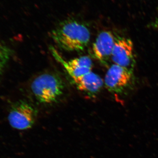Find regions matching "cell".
I'll use <instances>...</instances> for the list:
<instances>
[{
    "instance_id": "obj_7",
    "label": "cell",
    "mask_w": 158,
    "mask_h": 158,
    "mask_svg": "<svg viewBox=\"0 0 158 158\" xmlns=\"http://www.w3.org/2000/svg\"><path fill=\"white\" fill-rule=\"evenodd\" d=\"M50 50L54 58L62 64L72 79L76 78L91 72L93 62L89 57L84 56L66 61L54 47H51Z\"/></svg>"
},
{
    "instance_id": "obj_2",
    "label": "cell",
    "mask_w": 158,
    "mask_h": 158,
    "mask_svg": "<svg viewBox=\"0 0 158 158\" xmlns=\"http://www.w3.org/2000/svg\"><path fill=\"white\" fill-rule=\"evenodd\" d=\"M31 89L38 101L49 104L56 101L62 95L64 85L62 79L57 75L44 73L33 80Z\"/></svg>"
},
{
    "instance_id": "obj_8",
    "label": "cell",
    "mask_w": 158,
    "mask_h": 158,
    "mask_svg": "<svg viewBox=\"0 0 158 158\" xmlns=\"http://www.w3.org/2000/svg\"><path fill=\"white\" fill-rule=\"evenodd\" d=\"M73 80L79 90L90 96L98 93L104 84L101 77L92 71Z\"/></svg>"
},
{
    "instance_id": "obj_5",
    "label": "cell",
    "mask_w": 158,
    "mask_h": 158,
    "mask_svg": "<svg viewBox=\"0 0 158 158\" xmlns=\"http://www.w3.org/2000/svg\"><path fill=\"white\" fill-rule=\"evenodd\" d=\"M111 60L114 64L133 71L135 60L132 40L124 37H116Z\"/></svg>"
},
{
    "instance_id": "obj_10",
    "label": "cell",
    "mask_w": 158,
    "mask_h": 158,
    "mask_svg": "<svg viewBox=\"0 0 158 158\" xmlns=\"http://www.w3.org/2000/svg\"><path fill=\"white\" fill-rule=\"evenodd\" d=\"M152 26L154 28L158 30V15L156 19L155 20L153 23Z\"/></svg>"
},
{
    "instance_id": "obj_3",
    "label": "cell",
    "mask_w": 158,
    "mask_h": 158,
    "mask_svg": "<svg viewBox=\"0 0 158 158\" xmlns=\"http://www.w3.org/2000/svg\"><path fill=\"white\" fill-rule=\"evenodd\" d=\"M37 114V110L31 104L20 100L11 106L8 115V121L11 127L15 129H28L34 125Z\"/></svg>"
},
{
    "instance_id": "obj_4",
    "label": "cell",
    "mask_w": 158,
    "mask_h": 158,
    "mask_svg": "<svg viewBox=\"0 0 158 158\" xmlns=\"http://www.w3.org/2000/svg\"><path fill=\"white\" fill-rule=\"evenodd\" d=\"M133 79V71L113 64L107 72L104 82L110 92L120 94L129 88Z\"/></svg>"
},
{
    "instance_id": "obj_9",
    "label": "cell",
    "mask_w": 158,
    "mask_h": 158,
    "mask_svg": "<svg viewBox=\"0 0 158 158\" xmlns=\"http://www.w3.org/2000/svg\"><path fill=\"white\" fill-rule=\"evenodd\" d=\"M11 54V50L0 41V77L10 59Z\"/></svg>"
},
{
    "instance_id": "obj_1",
    "label": "cell",
    "mask_w": 158,
    "mask_h": 158,
    "mask_svg": "<svg viewBox=\"0 0 158 158\" xmlns=\"http://www.w3.org/2000/svg\"><path fill=\"white\" fill-rule=\"evenodd\" d=\"M59 48L68 52L83 51L90 41V30L84 23L75 19L65 20L51 32Z\"/></svg>"
},
{
    "instance_id": "obj_6",
    "label": "cell",
    "mask_w": 158,
    "mask_h": 158,
    "mask_svg": "<svg viewBox=\"0 0 158 158\" xmlns=\"http://www.w3.org/2000/svg\"><path fill=\"white\" fill-rule=\"evenodd\" d=\"M116 37L111 31L101 32L94 43L91 49L93 58L105 66H108L111 59Z\"/></svg>"
}]
</instances>
